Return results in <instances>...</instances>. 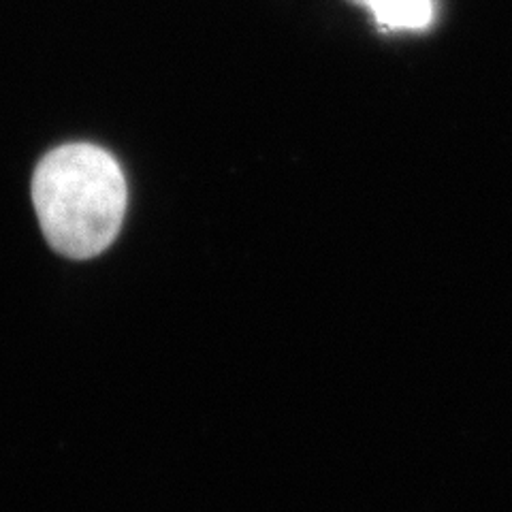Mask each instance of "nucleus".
<instances>
[{
  "instance_id": "nucleus-1",
  "label": "nucleus",
  "mask_w": 512,
  "mask_h": 512,
  "mask_svg": "<svg viewBox=\"0 0 512 512\" xmlns=\"http://www.w3.org/2000/svg\"><path fill=\"white\" fill-rule=\"evenodd\" d=\"M32 203L43 237L58 254L94 259L118 237L128 188L118 160L92 143L47 152L32 175Z\"/></svg>"
},
{
  "instance_id": "nucleus-2",
  "label": "nucleus",
  "mask_w": 512,
  "mask_h": 512,
  "mask_svg": "<svg viewBox=\"0 0 512 512\" xmlns=\"http://www.w3.org/2000/svg\"><path fill=\"white\" fill-rule=\"evenodd\" d=\"M376 20L389 28H425L431 22V0H363Z\"/></svg>"
},
{
  "instance_id": "nucleus-3",
  "label": "nucleus",
  "mask_w": 512,
  "mask_h": 512,
  "mask_svg": "<svg viewBox=\"0 0 512 512\" xmlns=\"http://www.w3.org/2000/svg\"><path fill=\"white\" fill-rule=\"evenodd\" d=\"M357 3H363V0H357Z\"/></svg>"
}]
</instances>
